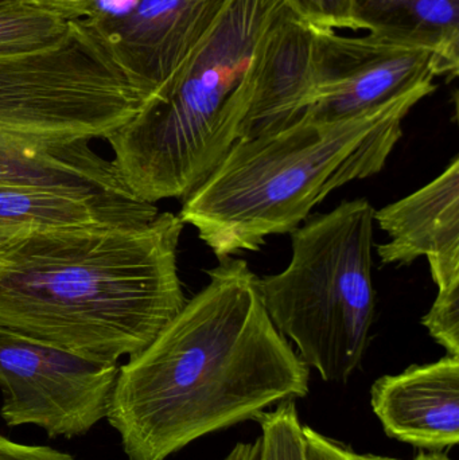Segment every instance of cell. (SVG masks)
Instances as JSON below:
<instances>
[{"label": "cell", "mask_w": 459, "mask_h": 460, "mask_svg": "<svg viewBox=\"0 0 459 460\" xmlns=\"http://www.w3.org/2000/svg\"><path fill=\"white\" fill-rule=\"evenodd\" d=\"M119 367L107 418L127 460H166L199 438L310 392V367L278 332L243 259Z\"/></svg>", "instance_id": "cell-1"}, {"label": "cell", "mask_w": 459, "mask_h": 460, "mask_svg": "<svg viewBox=\"0 0 459 460\" xmlns=\"http://www.w3.org/2000/svg\"><path fill=\"white\" fill-rule=\"evenodd\" d=\"M183 226L159 213L135 226L0 229V330L118 364L186 305Z\"/></svg>", "instance_id": "cell-2"}, {"label": "cell", "mask_w": 459, "mask_h": 460, "mask_svg": "<svg viewBox=\"0 0 459 460\" xmlns=\"http://www.w3.org/2000/svg\"><path fill=\"white\" fill-rule=\"evenodd\" d=\"M414 93L355 118L293 123L237 140L188 197L178 217L199 232L218 260L256 252L266 238L298 228L331 191L384 169Z\"/></svg>", "instance_id": "cell-3"}, {"label": "cell", "mask_w": 459, "mask_h": 460, "mask_svg": "<svg viewBox=\"0 0 459 460\" xmlns=\"http://www.w3.org/2000/svg\"><path fill=\"white\" fill-rule=\"evenodd\" d=\"M287 5L229 0L212 29L139 112L107 142L143 201L185 199L240 139L264 42Z\"/></svg>", "instance_id": "cell-4"}, {"label": "cell", "mask_w": 459, "mask_h": 460, "mask_svg": "<svg viewBox=\"0 0 459 460\" xmlns=\"http://www.w3.org/2000/svg\"><path fill=\"white\" fill-rule=\"evenodd\" d=\"M147 99L83 21L48 48L0 56V183L113 182L112 162L89 145L126 126Z\"/></svg>", "instance_id": "cell-5"}, {"label": "cell", "mask_w": 459, "mask_h": 460, "mask_svg": "<svg viewBox=\"0 0 459 460\" xmlns=\"http://www.w3.org/2000/svg\"><path fill=\"white\" fill-rule=\"evenodd\" d=\"M304 223L290 233V264L258 278L256 287L302 361L326 383L347 384L363 362L376 315L375 209L366 199L344 201Z\"/></svg>", "instance_id": "cell-6"}, {"label": "cell", "mask_w": 459, "mask_h": 460, "mask_svg": "<svg viewBox=\"0 0 459 460\" xmlns=\"http://www.w3.org/2000/svg\"><path fill=\"white\" fill-rule=\"evenodd\" d=\"M119 365L0 330V416L50 439L84 437L105 420Z\"/></svg>", "instance_id": "cell-7"}, {"label": "cell", "mask_w": 459, "mask_h": 460, "mask_svg": "<svg viewBox=\"0 0 459 460\" xmlns=\"http://www.w3.org/2000/svg\"><path fill=\"white\" fill-rule=\"evenodd\" d=\"M318 84L307 110L315 120L355 118L414 93L437 89L438 64L433 50L366 34L349 37L315 29Z\"/></svg>", "instance_id": "cell-8"}, {"label": "cell", "mask_w": 459, "mask_h": 460, "mask_svg": "<svg viewBox=\"0 0 459 460\" xmlns=\"http://www.w3.org/2000/svg\"><path fill=\"white\" fill-rule=\"evenodd\" d=\"M390 235L377 245L383 264H411L428 257L438 295L422 323L449 354L459 351V158L406 199L375 210Z\"/></svg>", "instance_id": "cell-9"}, {"label": "cell", "mask_w": 459, "mask_h": 460, "mask_svg": "<svg viewBox=\"0 0 459 460\" xmlns=\"http://www.w3.org/2000/svg\"><path fill=\"white\" fill-rule=\"evenodd\" d=\"M229 0H137L127 15L89 24L148 99L177 72Z\"/></svg>", "instance_id": "cell-10"}, {"label": "cell", "mask_w": 459, "mask_h": 460, "mask_svg": "<svg viewBox=\"0 0 459 460\" xmlns=\"http://www.w3.org/2000/svg\"><path fill=\"white\" fill-rule=\"evenodd\" d=\"M371 405L387 437L422 451L459 443V357L377 378Z\"/></svg>", "instance_id": "cell-11"}, {"label": "cell", "mask_w": 459, "mask_h": 460, "mask_svg": "<svg viewBox=\"0 0 459 460\" xmlns=\"http://www.w3.org/2000/svg\"><path fill=\"white\" fill-rule=\"evenodd\" d=\"M317 84L315 27L287 7L259 56L252 99L240 139L282 128L301 118L314 102Z\"/></svg>", "instance_id": "cell-12"}, {"label": "cell", "mask_w": 459, "mask_h": 460, "mask_svg": "<svg viewBox=\"0 0 459 460\" xmlns=\"http://www.w3.org/2000/svg\"><path fill=\"white\" fill-rule=\"evenodd\" d=\"M158 215L155 204L135 196L126 183H0V229L135 226Z\"/></svg>", "instance_id": "cell-13"}, {"label": "cell", "mask_w": 459, "mask_h": 460, "mask_svg": "<svg viewBox=\"0 0 459 460\" xmlns=\"http://www.w3.org/2000/svg\"><path fill=\"white\" fill-rule=\"evenodd\" d=\"M356 31L430 49L439 77L459 69V0H353Z\"/></svg>", "instance_id": "cell-14"}, {"label": "cell", "mask_w": 459, "mask_h": 460, "mask_svg": "<svg viewBox=\"0 0 459 460\" xmlns=\"http://www.w3.org/2000/svg\"><path fill=\"white\" fill-rule=\"evenodd\" d=\"M70 26L64 16L29 0H0V56L48 48Z\"/></svg>", "instance_id": "cell-15"}, {"label": "cell", "mask_w": 459, "mask_h": 460, "mask_svg": "<svg viewBox=\"0 0 459 460\" xmlns=\"http://www.w3.org/2000/svg\"><path fill=\"white\" fill-rule=\"evenodd\" d=\"M255 421L261 429L256 460H307L296 400L279 402L277 410L264 411Z\"/></svg>", "instance_id": "cell-16"}, {"label": "cell", "mask_w": 459, "mask_h": 460, "mask_svg": "<svg viewBox=\"0 0 459 460\" xmlns=\"http://www.w3.org/2000/svg\"><path fill=\"white\" fill-rule=\"evenodd\" d=\"M294 15L321 30H353V0H283Z\"/></svg>", "instance_id": "cell-17"}, {"label": "cell", "mask_w": 459, "mask_h": 460, "mask_svg": "<svg viewBox=\"0 0 459 460\" xmlns=\"http://www.w3.org/2000/svg\"><path fill=\"white\" fill-rule=\"evenodd\" d=\"M304 437L307 460H402L357 453L350 446L325 437L312 427L304 426Z\"/></svg>", "instance_id": "cell-18"}, {"label": "cell", "mask_w": 459, "mask_h": 460, "mask_svg": "<svg viewBox=\"0 0 459 460\" xmlns=\"http://www.w3.org/2000/svg\"><path fill=\"white\" fill-rule=\"evenodd\" d=\"M0 460H75L65 451L49 446L24 445L0 434Z\"/></svg>", "instance_id": "cell-19"}, {"label": "cell", "mask_w": 459, "mask_h": 460, "mask_svg": "<svg viewBox=\"0 0 459 460\" xmlns=\"http://www.w3.org/2000/svg\"><path fill=\"white\" fill-rule=\"evenodd\" d=\"M40 7L59 13L67 21H83L88 15L94 0H29Z\"/></svg>", "instance_id": "cell-20"}, {"label": "cell", "mask_w": 459, "mask_h": 460, "mask_svg": "<svg viewBox=\"0 0 459 460\" xmlns=\"http://www.w3.org/2000/svg\"><path fill=\"white\" fill-rule=\"evenodd\" d=\"M259 454V440L255 443H237L228 456L221 460H256Z\"/></svg>", "instance_id": "cell-21"}, {"label": "cell", "mask_w": 459, "mask_h": 460, "mask_svg": "<svg viewBox=\"0 0 459 460\" xmlns=\"http://www.w3.org/2000/svg\"><path fill=\"white\" fill-rule=\"evenodd\" d=\"M412 460H453L444 451H419Z\"/></svg>", "instance_id": "cell-22"}]
</instances>
